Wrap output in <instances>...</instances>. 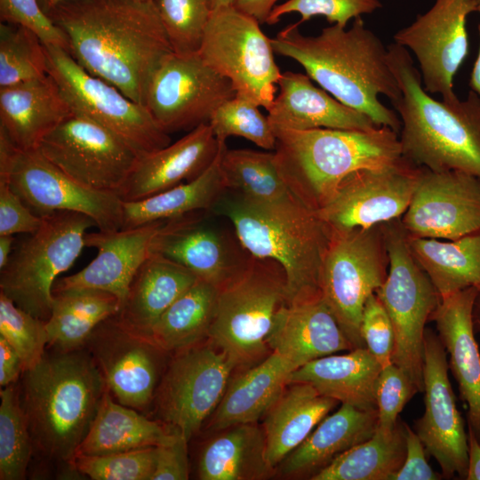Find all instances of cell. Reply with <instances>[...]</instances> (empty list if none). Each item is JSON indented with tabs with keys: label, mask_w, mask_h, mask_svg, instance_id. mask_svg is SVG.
Wrapping results in <instances>:
<instances>
[{
	"label": "cell",
	"mask_w": 480,
	"mask_h": 480,
	"mask_svg": "<svg viewBox=\"0 0 480 480\" xmlns=\"http://www.w3.org/2000/svg\"><path fill=\"white\" fill-rule=\"evenodd\" d=\"M46 14L83 68L145 106L152 75L173 52L156 0H67Z\"/></svg>",
	"instance_id": "6da1fadb"
},
{
	"label": "cell",
	"mask_w": 480,
	"mask_h": 480,
	"mask_svg": "<svg viewBox=\"0 0 480 480\" xmlns=\"http://www.w3.org/2000/svg\"><path fill=\"white\" fill-rule=\"evenodd\" d=\"M273 50L300 64L321 88L343 104L364 113L376 125L400 132L398 115L379 100L401 96L389 66L388 47L356 18L350 28L332 24L316 36L302 35L290 24L271 38Z\"/></svg>",
	"instance_id": "7a4b0ae2"
},
{
	"label": "cell",
	"mask_w": 480,
	"mask_h": 480,
	"mask_svg": "<svg viewBox=\"0 0 480 480\" xmlns=\"http://www.w3.org/2000/svg\"><path fill=\"white\" fill-rule=\"evenodd\" d=\"M107 390L84 348L45 351L36 366L22 372L19 382L33 457L74 469L72 460Z\"/></svg>",
	"instance_id": "3957f363"
},
{
	"label": "cell",
	"mask_w": 480,
	"mask_h": 480,
	"mask_svg": "<svg viewBox=\"0 0 480 480\" xmlns=\"http://www.w3.org/2000/svg\"><path fill=\"white\" fill-rule=\"evenodd\" d=\"M233 226L253 257L277 261L285 273V303L320 296V273L332 228L292 193L257 201L227 189L211 210Z\"/></svg>",
	"instance_id": "277c9868"
},
{
	"label": "cell",
	"mask_w": 480,
	"mask_h": 480,
	"mask_svg": "<svg viewBox=\"0 0 480 480\" xmlns=\"http://www.w3.org/2000/svg\"><path fill=\"white\" fill-rule=\"evenodd\" d=\"M388 56L401 91L392 104L401 121L403 157L430 171H461L480 178V97L470 90L463 100H436L424 89L406 48L394 43Z\"/></svg>",
	"instance_id": "5b68a950"
},
{
	"label": "cell",
	"mask_w": 480,
	"mask_h": 480,
	"mask_svg": "<svg viewBox=\"0 0 480 480\" xmlns=\"http://www.w3.org/2000/svg\"><path fill=\"white\" fill-rule=\"evenodd\" d=\"M277 168L290 192L318 211L350 173L400 163L397 132L387 126L370 131L273 128Z\"/></svg>",
	"instance_id": "8992f818"
},
{
	"label": "cell",
	"mask_w": 480,
	"mask_h": 480,
	"mask_svg": "<svg viewBox=\"0 0 480 480\" xmlns=\"http://www.w3.org/2000/svg\"><path fill=\"white\" fill-rule=\"evenodd\" d=\"M282 266L251 255L246 264L219 287L207 339L236 367L249 366L266 352L276 312L285 303Z\"/></svg>",
	"instance_id": "52a82bcc"
},
{
	"label": "cell",
	"mask_w": 480,
	"mask_h": 480,
	"mask_svg": "<svg viewBox=\"0 0 480 480\" xmlns=\"http://www.w3.org/2000/svg\"><path fill=\"white\" fill-rule=\"evenodd\" d=\"M41 216L40 228L15 246L7 265L0 270V292L46 322L56 278L74 264L85 247L87 229L96 224L76 212L58 211Z\"/></svg>",
	"instance_id": "ba28073f"
},
{
	"label": "cell",
	"mask_w": 480,
	"mask_h": 480,
	"mask_svg": "<svg viewBox=\"0 0 480 480\" xmlns=\"http://www.w3.org/2000/svg\"><path fill=\"white\" fill-rule=\"evenodd\" d=\"M383 227L389 264L387 277L375 293L393 325L392 363L423 392L425 326L440 295L412 255L401 220L383 223Z\"/></svg>",
	"instance_id": "9c48e42d"
},
{
	"label": "cell",
	"mask_w": 480,
	"mask_h": 480,
	"mask_svg": "<svg viewBox=\"0 0 480 480\" xmlns=\"http://www.w3.org/2000/svg\"><path fill=\"white\" fill-rule=\"evenodd\" d=\"M388 264L383 223L332 230L321 268L320 294L353 349L365 348L360 330L363 310L384 283Z\"/></svg>",
	"instance_id": "30bf717a"
},
{
	"label": "cell",
	"mask_w": 480,
	"mask_h": 480,
	"mask_svg": "<svg viewBox=\"0 0 480 480\" xmlns=\"http://www.w3.org/2000/svg\"><path fill=\"white\" fill-rule=\"evenodd\" d=\"M198 53L232 83L236 94L268 110L282 73L275 61L271 38L262 32L257 20L235 5L213 9Z\"/></svg>",
	"instance_id": "8fae6325"
},
{
	"label": "cell",
	"mask_w": 480,
	"mask_h": 480,
	"mask_svg": "<svg viewBox=\"0 0 480 480\" xmlns=\"http://www.w3.org/2000/svg\"><path fill=\"white\" fill-rule=\"evenodd\" d=\"M0 178L36 214L58 211L81 212L100 231L123 227V200L119 196L87 188L51 163L38 148L22 150L0 128Z\"/></svg>",
	"instance_id": "7c38bea8"
},
{
	"label": "cell",
	"mask_w": 480,
	"mask_h": 480,
	"mask_svg": "<svg viewBox=\"0 0 480 480\" xmlns=\"http://www.w3.org/2000/svg\"><path fill=\"white\" fill-rule=\"evenodd\" d=\"M48 74L58 84L72 112L108 128L140 156L171 143L169 133L147 108L105 80L83 68L63 48L44 44Z\"/></svg>",
	"instance_id": "4fadbf2b"
},
{
	"label": "cell",
	"mask_w": 480,
	"mask_h": 480,
	"mask_svg": "<svg viewBox=\"0 0 480 480\" xmlns=\"http://www.w3.org/2000/svg\"><path fill=\"white\" fill-rule=\"evenodd\" d=\"M175 353L152 404L161 423L189 442L216 410L236 365L211 343H198Z\"/></svg>",
	"instance_id": "5bb4252c"
},
{
	"label": "cell",
	"mask_w": 480,
	"mask_h": 480,
	"mask_svg": "<svg viewBox=\"0 0 480 480\" xmlns=\"http://www.w3.org/2000/svg\"><path fill=\"white\" fill-rule=\"evenodd\" d=\"M38 149L82 186L117 196L140 158L116 133L74 112L44 137Z\"/></svg>",
	"instance_id": "9a60e30c"
},
{
	"label": "cell",
	"mask_w": 480,
	"mask_h": 480,
	"mask_svg": "<svg viewBox=\"0 0 480 480\" xmlns=\"http://www.w3.org/2000/svg\"><path fill=\"white\" fill-rule=\"evenodd\" d=\"M236 92L198 52L166 55L152 75L145 107L167 133L209 124L214 111Z\"/></svg>",
	"instance_id": "2e32d148"
},
{
	"label": "cell",
	"mask_w": 480,
	"mask_h": 480,
	"mask_svg": "<svg viewBox=\"0 0 480 480\" xmlns=\"http://www.w3.org/2000/svg\"><path fill=\"white\" fill-rule=\"evenodd\" d=\"M84 348L115 400L140 412L151 406L164 372V357L170 352L151 337L124 326L116 316L96 326Z\"/></svg>",
	"instance_id": "e0dca14e"
},
{
	"label": "cell",
	"mask_w": 480,
	"mask_h": 480,
	"mask_svg": "<svg viewBox=\"0 0 480 480\" xmlns=\"http://www.w3.org/2000/svg\"><path fill=\"white\" fill-rule=\"evenodd\" d=\"M478 0H436L424 14L394 35V41L418 60L422 84L430 93L453 102V79L468 53L467 17Z\"/></svg>",
	"instance_id": "ac0fdd59"
},
{
	"label": "cell",
	"mask_w": 480,
	"mask_h": 480,
	"mask_svg": "<svg viewBox=\"0 0 480 480\" xmlns=\"http://www.w3.org/2000/svg\"><path fill=\"white\" fill-rule=\"evenodd\" d=\"M420 167L398 164L357 170L348 175L318 216L332 230L367 228L400 219L406 212Z\"/></svg>",
	"instance_id": "d6986e66"
},
{
	"label": "cell",
	"mask_w": 480,
	"mask_h": 480,
	"mask_svg": "<svg viewBox=\"0 0 480 480\" xmlns=\"http://www.w3.org/2000/svg\"><path fill=\"white\" fill-rule=\"evenodd\" d=\"M401 223L411 237L454 240L480 231V178L420 167Z\"/></svg>",
	"instance_id": "ffe728a7"
},
{
	"label": "cell",
	"mask_w": 480,
	"mask_h": 480,
	"mask_svg": "<svg viewBox=\"0 0 480 480\" xmlns=\"http://www.w3.org/2000/svg\"><path fill=\"white\" fill-rule=\"evenodd\" d=\"M211 210L165 220L154 236L150 252L160 254L218 288L236 275L251 254L234 228L221 227Z\"/></svg>",
	"instance_id": "44dd1931"
},
{
	"label": "cell",
	"mask_w": 480,
	"mask_h": 480,
	"mask_svg": "<svg viewBox=\"0 0 480 480\" xmlns=\"http://www.w3.org/2000/svg\"><path fill=\"white\" fill-rule=\"evenodd\" d=\"M423 384L425 411L415 432L443 476L466 479L468 434L448 377L446 350L438 335L428 329L424 337Z\"/></svg>",
	"instance_id": "7402d4cb"
},
{
	"label": "cell",
	"mask_w": 480,
	"mask_h": 480,
	"mask_svg": "<svg viewBox=\"0 0 480 480\" xmlns=\"http://www.w3.org/2000/svg\"><path fill=\"white\" fill-rule=\"evenodd\" d=\"M165 220L116 231L85 235V247L98 250L97 256L82 270L57 280L52 293L71 289H95L125 300L130 284L150 254L151 242Z\"/></svg>",
	"instance_id": "603a6c76"
},
{
	"label": "cell",
	"mask_w": 480,
	"mask_h": 480,
	"mask_svg": "<svg viewBox=\"0 0 480 480\" xmlns=\"http://www.w3.org/2000/svg\"><path fill=\"white\" fill-rule=\"evenodd\" d=\"M220 144L209 124L190 130L173 144L140 156L119 196L139 201L190 181L213 162Z\"/></svg>",
	"instance_id": "cb8c5ba5"
},
{
	"label": "cell",
	"mask_w": 480,
	"mask_h": 480,
	"mask_svg": "<svg viewBox=\"0 0 480 480\" xmlns=\"http://www.w3.org/2000/svg\"><path fill=\"white\" fill-rule=\"evenodd\" d=\"M267 345L294 370L317 358L353 349L321 295L284 303L276 314Z\"/></svg>",
	"instance_id": "d4e9b609"
},
{
	"label": "cell",
	"mask_w": 480,
	"mask_h": 480,
	"mask_svg": "<svg viewBox=\"0 0 480 480\" xmlns=\"http://www.w3.org/2000/svg\"><path fill=\"white\" fill-rule=\"evenodd\" d=\"M478 291V287H469L440 297L430 319L450 355L451 370L468 406V427L480 441V351L473 318Z\"/></svg>",
	"instance_id": "484cf974"
},
{
	"label": "cell",
	"mask_w": 480,
	"mask_h": 480,
	"mask_svg": "<svg viewBox=\"0 0 480 480\" xmlns=\"http://www.w3.org/2000/svg\"><path fill=\"white\" fill-rule=\"evenodd\" d=\"M277 86L278 94L267 116L273 128L370 131L380 127L364 113L316 86L307 74L284 72Z\"/></svg>",
	"instance_id": "4316f807"
},
{
	"label": "cell",
	"mask_w": 480,
	"mask_h": 480,
	"mask_svg": "<svg viewBox=\"0 0 480 480\" xmlns=\"http://www.w3.org/2000/svg\"><path fill=\"white\" fill-rule=\"evenodd\" d=\"M71 113L49 74L0 87V128L20 149L38 148L44 137Z\"/></svg>",
	"instance_id": "83f0119b"
},
{
	"label": "cell",
	"mask_w": 480,
	"mask_h": 480,
	"mask_svg": "<svg viewBox=\"0 0 480 480\" xmlns=\"http://www.w3.org/2000/svg\"><path fill=\"white\" fill-rule=\"evenodd\" d=\"M197 279L185 267L150 252L136 272L116 316L127 328L151 337L159 317Z\"/></svg>",
	"instance_id": "f1b7e54d"
},
{
	"label": "cell",
	"mask_w": 480,
	"mask_h": 480,
	"mask_svg": "<svg viewBox=\"0 0 480 480\" xmlns=\"http://www.w3.org/2000/svg\"><path fill=\"white\" fill-rule=\"evenodd\" d=\"M378 425L377 410H361L341 404L325 416L309 436L278 465L284 476H312L333 459L368 440Z\"/></svg>",
	"instance_id": "f546056e"
},
{
	"label": "cell",
	"mask_w": 480,
	"mask_h": 480,
	"mask_svg": "<svg viewBox=\"0 0 480 480\" xmlns=\"http://www.w3.org/2000/svg\"><path fill=\"white\" fill-rule=\"evenodd\" d=\"M381 369L366 348H357L302 365L290 374L289 383H308L339 403L361 410H377L375 386Z\"/></svg>",
	"instance_id": "4dcf8cb0"
},
{
	"label": "cell",
	"mask_w": 480,
	"mask_h": 480,
	"mask_svg": "<svg viewBox=\"0 0 480 480\" xmlns=\"http://www.w3.org/2000/svg\"><path fill=\"white\" fill-rule=\"evenodd\" d=\"M292 365L276 352L229 381L208 428L214 431L256 423L289 384Z\"/></svg>",
	"instance_id": "1f68e13d"
},
{
	"label": "cell",
	"mask_w": 480,
	"mask_h": 480,
	"mask_svg": "<svg viewBox=\"0 0 480 480\" xmlns=\"http://www.w3.org/2000/svg\"><path fill=\"white\" fill-rule=\"evenodd\" d=\"M288 385L264 416L267 458L274 468L303 443L339 403L308 383Z\"/></svg>",
	"instance_id": "d6a6232c"
},
{
	"label": "cell",
	"mask_w": 480,
	"mask_h": 480,
	"mask_svg": "<svg viewBox=\"0 0 480 480\" xmlns=\"http://www.w3.org/2000/svg\"><path fill=\"white\" fill-rule=\"evenodd\" d=\"M177 433L125 406L107 390L76 455H103L171 443Z\"/></svg>",
	"instance_id": "836d02e7"
},
{
	"label": "cell",
	"mask_w": 480,
	"mask_h": 480,
	"mask_svg": "<svg viewBox=\"0 0 480 480\" xmlns=\"http://www.w3.org/2000/svg\"><path fill=\"white\" fill-rule=\"evenodd\" d=\"M201 450L197 476L201 480H261L274 468L267 458L263 428L256 423L239 424L225 429Z\"/></svg>",
	"instance_id": "e575fe53"
},
{
	"label": "cell",
	"mask_w": 480,
	"mask_h": 480,
	"mask_svg": "<svg viewBox=\"0 0 480 480\" xmlns=\"http://www.w3.org/2000/svg\"><path fill=\"white\" fill-rule=\"evenodd\" d=\"M121 308L119 299L95 289H71L53 292L50 317L45 322L48 348L60 351L84 348L86 341L104 320Z\"/></svg>",
	"instance_id": "d590c367"
},
{
	"label": "cell",
	"mask_w": 480,
	"mask_h": 480,
	"mask_svg": "<svg viewBox=\"0 0 480 480\" xmlns=\"http://www.w3.org/2000/svg\"><path fill=\"white\" fill-rule=\"evenodd\" d=\"M223 147L209 167L194 180L145 199L123 201L122 229L212 210L227 190L220 170Z\"/></svg>",
	"instance_id": "8d00e7d4"
},
{
	"label": "cell",
	"mask_w": 480,
	"mask_h": 480,
	"mask_svg": "<svg viewBox=\"0 0 480 480\" xmlns=\"http://www.w3.org/2000/svg\"><path fill=\"white\" fill-rule=\"evenodd\" d=\"M408 243L440 297L480 288V231L454 240L408 236Z\"/></svg>",
	"instance_id": "74e56055"
},
{
	"label": "cell",
	"mask_w": 480,
	"mask_h": 480,
	"mask_svg": "<svg viewBox=\"0 0 480 480\" xmlns=\"http://www.w3.org/2000/svg\"><path fill=\"white\" fill-rule=\"evenodd\" d=\"M219 288L203 279L182 293L159 317L151 338L168 352H177L207 339Z\"/></svg>",
	"instance_id": "f35d334b"
},
{
	"label": "cell",
	"mask_w": 480,
	"mask_h": 480,
	"mask_svg": "<svg viewBox=\"0 0 480 480\" xmlns=\"http://www.w3.org/2000/svg\"><path fill=\"white\" fill-rule=\"evenodd\" d=\"M404 423L384 434L376 428L368 440L333 459L311 480H392L405 458Z\"/></svg>",
	"instance_id": "ab89813d"
},
{
	"label": "cell",
	"mask_w": 480,
	"mask_h": 480,
	"mask_svg": "<svg viewBox=\"0 0 480 480\" xmlns=\"http://www.w3.org/2000/svg\"><path fill=\"white\" fill-rule=\"evenodd\" d=\"M227 189L257 201H275L291 194L277 168L275 152L228 149L220 156Z\"/></svg>",
	"instance_id": "60d3db41"
},
{
	"label": "cell",
	"mask_w": 480,
	"mask_h": 480,
	"mask_svg": "<svg viewBox=\"0 0 480 480\" xmlns=\"http://www.w3.org/2000/svg\"><path fill=\"white\" fill-rule=\"evenodd\" d=\"M0 479L26 478L34 447L20 404L19 381L0 391Z\"/></svg>",
	"instance_id": "b9f144b4"
},
{
	"label": "cell",
	"mask_w": 480,
	"mask_h": 480,
	"mask_svg": "<svg viewBox=\"0 0 480 480\" xmlns=\"http://www.w3.org/2000/svg\"><path fill=\"white\" fill-rule=\"evenodd\" d=\"M48 74L44 43L19 25H0V87L43 77Z\"/></svg>",
	"instance_id": "7bdbcfd3"
},
{
	"label": "cell",
	"mask_w": 480,
	"mask_h": 480,
	"mask_svg": "<svg viewBox=\"0 0 480 480\" xmlns=\"http://www.w3.org/2000/svg\"><path fill=\"white\" fill-rule=\"evenodd\" d=\"M260 107L246 97L236 94L212 114L209 124L220 144L229 136L244 138L266 150H275L276 138Z\"/></svg>",
	"instance_id": "ee69618b"
},
{
	"label": "cell",
	"mask_w": 480,
	"mask_h": 480,
	"mask_svg": "<svg viewBox=\"0 0 480 480\" xmlns=\"http://www.w3.org/2000/svg\"><path fill=\"white\" fill-rule=\"evenodd\" d=\"M172 51L194 53L200 49L210 20L212 0H156Z\"/></svg>",
	"instance_id": "f6af8a7d"
},
{
	"label": "cell",
	"mask_w": 480,
	"mask_h": 480,
	"mask_svg": "<svg viewBox=\"0 0 480 480\" xmlns=\"http://www.w3.org/2000/svg\"><path fill=\"white\" fill-rule=\"evenodd\" d=\"M0 336L17 351L24 371L36 366L48 348L45 321L19 308L1 292Z\"/></svg>",
	"instance_id": "bcb514c9"
},
{
	"label": "cell",
	"mask_w": 480,
	"mask_h": 480,
	"mask_svg": "<svg viewBox=\"0 0 480 480\" xmlns=\"http://www.w3.org/2000/svg\"><path fill=\"white\" fill-rule=\"evenodd\" d=\"M156 446L103 455H76L74 469L92 480H151Z\"/></svg>",
	"instance_id": "7dc6e473"
},
{
	"label": "cell",
	"mask_w": 480,
	"mask_h": 480,
	"mask_svg": "<svg viewBox=\"0 0 480 480\" xmlns=\"http://www.w3.org/2000/svg\"><path fill=\"white\" fill-rule=\"evenodd\" d=\"M381 6L379 0H287L273 8L267 24H276L283 15L297 12L300 15L299 25L321 15L329 23L346 28L351 19L371 13Z\"/></svg>",
	"instance_id": "c3c4849f"
},
{
	"label": "cell",
	"mask_w": 480,
	"mask_h": 480,
	"mask_svg": "<svg viewBox=\"0 0 480 480\" xmlns=\"http://www.w3.org/2000/svg\"><path fill=\"white\" fill-rule=\"evenodd\" d=\"M418 391L409 375L395 364L383 367L375 386L378 412L377 429L384 434L396 428L406 403Z\"/></svg>",
	"instance_id": "681fc988"
},
{
	"label": "cell",
	"mask_w": 480,
	"mask_h": 480,
	"mask_svg": "<svg viewBox=\"0 0 480 480\" xmlns=\"http://www.w3.org/2000/svg\"><path fill=\"white\" fill-rule=\"evenodd\" d=\"M0 20L28 28L44 44L68 50L66 35L43 11L38 0H0Z\"/></svg>",
	"instance_id": "f907efd6"
},
{
	"label": "cell",
	"mask_w": 480,
	"mask_h": 480,
	"mask_svg": "<svg viewBox=\"0 0 480 480\" xmlns=\"http://www.w3.org/2000/svg\"><path fill=\"white\" fill-rule=\"evenodd\" d=\"M360 330L365 348L381 367L392 364L395 344L393 325L376 293L372 294L365 302Z\"/></svg>",
	"instance_id": "816d5d0a"
},
{
	"label": "cell",
	"mask_w": 480,
	"mask_h": 480,
	"mask_svg": "<svg viewBox=\"0 0 480 480\" xmlns=\"http://www.w3.org/2000/svg\"><path fill=\"white\" fill-rule=\"evenodd\" d=\"M42 221V216L24 203L5 179L0 178V236L33 234Z\"/></svg>",
	"instance_id": "f5cc1de1"
},
{
	"label": "cell",
	"mask_w": 480,
	"mask_h": 480,
	"mask_svg": "<svg viewBox=\"0 0 480 480\" xmlns=\"http://www.w3.org/2000/svg\"><path fill=\"white\" fill-rule=\"evenodd\" d=\"M188 441L177 433L169 444L156 446V467L151 480H187L189 477Z\"/></svg>",
	"instance_id": "db71d44e"
},
{
	"label": "cell",
	"mask_w": 480,
	"mask_h": 480,
	"mask_svg": "<svg viewBox=\"0 0 480 480\" xmlns=\"http://www.w3.org/2000/svg\"><path fill=\"white\" fill-rule=\"evenodd\" d=\"M405 438V458L400 469L392 480H437L441 475L428 465L425 456V447L407 424L404 423Z\"/></svg>",
	"instance_id": "11a10c76"
},
{
	"label": "cell",
	"mask_w": 480,
	"mask_h": 480,
	"mask_svg": "<svg viewBox=\"0 0 480 480\" xmlns=\"http://www.w3.org/2000/svg\"><path fill=\"white\" fill-rule=\"evenodd\" d=\"M23 371V364L19 354L4 338L0 336L1 388L18 382Z\"/></svg>",
	"instance_id": "9f6ffc18"
},
{
	"label": "cell",
	"mask_w": 480,
	"mask_h": 480,
	"mask_svg": "<svg viewBox=\"0 0 480 480\" xmlns=\"http://www.w3.org/2000/svg\"><path fill=\"white\" fill-rule=\"evenodd\" d=\"M278 0H236L235 6L241 12L257 20L260 24L268 19Z\"/></svg>",
	"instance_id": "6f0895ef"
},
{
	"label": "cell",
	"mask_w": 480,
	"mask_h": 480,
	"mask_svg": "<svg viewBox=\"0 0 480 480\" xmlns=\"http://www.w3.org/2000/svg\"><path fill=\"white\" fill-rule=\"evenodd\" d=\"M467 480H480V441L468 427Z\"/></svg>",
	"instance_id": "680465c9"
},
{
	"label": "cell",
	"mask_w": 480,
	"mask_h": 480,
	"mask_svg": "<svg viewBox=\"0 0 480 480\" xmlns=\"http://www.w3.org/2000/svg\"><path fill=\"white\" fill-rule=\"evenodd\" d=\"M13 236H0V270L4 268L10 260L13 252Z\"/></svg>",
	"instance_id": "91938a15"
},
{
	"label": "cell",
	"mask_w": 480,
	"mask_h": 480,
	"mask_svg": "<svg viewBox=\"0 0 480 480\" xmlns=\"http://www.w3.org/2000/svg\"><path fill=\"white\" fill-rule=\"evenodd\" d=\"M480 13V0H478L477 11ZM479 36H480V23L478 26ZM469 87L471 91L476 92L480 97V46L478 55L476 59V61L473 66L469 79Z\"/></svg>",
	"instance_id": "94428289"
},
{
	"label": "cell",
	"mask_w": 480,
	"mask_h": 480,
	"mask_svg": "<svg viewBox=\"0 0 480 480\" xmlns=\"http://www.w3.org/2000/svg\"><path fill=\"white\" fill-rule=\"evenodd\" d=\"M474 325L477 327L480 332V288L476 296L474 311H473Z\"/></svg>",
	"instance_id": "6125c7cd"
},
{
	"label": "cell",
	"mask_w": 480,
	"mask_h": 480,
	"mask_svg": "<svg viewBox=\"0 0 480 480\" xmlns=\"http://www.w3.org/2000/svg\"><path fill=\"white\" fill-rule=\"evenodd\" d=\"M43 11L47 13L55 6L67 0H38Z\"/></svg>",
	"instance_id": "be15d7a7"
},
{
	"label": "cell",
	"mask_w": 480,
	"mask_h": 480,
	"mask_svg": "<svg viewBox=\"0 0 480 480\" xmlns=\"http://www.w3.org/2000/svg\"><path fill=\"white\" fill-rule=\"evenodd\" d=\"M236 0H212V10L223 6H230L235 4Z\"/></svg>",
	"instance_id": "e7e4bbea"
},
{
	"label": "cell",
	"mask_w": 480,
	"mask_h": 480,
	"mask_svg": "<svg viewBox=\"0 0 480 480\" xmlns=\"http://www.w3.org/2000/svg\"><path fill=\"white\" fill-rule=\"evenodd\" d=\"M140 1H148V0H140Z\"/></svg>",
	"instance_id": "03108f58"
}]
</instances>
